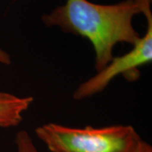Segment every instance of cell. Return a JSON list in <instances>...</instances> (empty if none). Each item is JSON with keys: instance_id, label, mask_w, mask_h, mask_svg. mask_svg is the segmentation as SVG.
Listing matches in <instances>:
<instances>
[{"instance_id": "cell-4", "label": "cell", "mask_w": 152, "mask_h": 152, "mask_svg": "<svg viewBox=\"0 0 152 152\" xmlns=\"http://www.w3.org/2000/svg\"><path fill=\"white\" fill-rule=\"evenodd\" d=\"M33 102L31 96H18L0 91V127L13 128L23 121V114Z\"/></svg>"}, {"instance_id": "cell-3", "label": "cell", "mask_w": 152, "mask_h": 152, "mask_svg": "<svg viewBox=\"0 0 152 152\" xmlns=\"http://www.w3.org/2000/svg\"><path fill=\"white\" fill-rule=\"evenodd\" d=\"M147 20L145 34L133 45L127 53L114 57L102 69L87 80L81 83L74 92L73 97L77 101L91 97L103 91L114 78L124 76L128 80L134 81L140 77L139 68L152 61V14L150 0H138Z\"/></svg>"}, {"instance_id": "cell-2", "label": "cell", "mask_w": 152, "mask_h": 152, "mask_svg": "<svg viewBox=\"0 0 152 152\" xmlns=\"http://www.w3.org/2000/svg\"><path fill=\"white\" fill-rule=\"evenodd\" d=\"M35 133L50 152H134L141 140L130 125L79 129L49 123Z\"/></svg>"}, {"instance_id": "cell-6", "label": "cell", "mask_w": 152, "mask_h": 152, "mask_svg": "<svg viewBox=\"0 0 152 152\" xmlns=\"http://www.w3.org/2000/svg\"><path fill=\"white\" fill-rule=\"evenodd\" d=\"M134 152H152V147L148 142L141 140Z\"/></svg>"}, {"instance_id": "cell-5", "label": "cell", "mask_w": 152, "mask_h": 152, "mask_svg": "<svg viewBox=\"0 0 152 152\" xmlns=\"http://www.w3.org/2000/svg\"><path fill=\"white\" fill-rule=\"evenodd\" d=\"M17 152H41L33 141L31 136L26 130H20L15 136Z\"/></svg>"}, {"instance_id": "cell-1", "label": "cell", "mask_w": 152, "mask_h": 152, "mask_svg": "<svg viewBox=\"0 0 152 152\" xmlns=\"http://www.w3.org/2000/svg\"><path fill=\"white\" fill-rule=\"evenodd\" d=\"M141 13L138 0H124L116 4H97L88 0H66L50 14L42 16L48 27L86 38L95 53V69L99 71L113 58L118 43L134 45L140 35L133 26V19Z\"/></svg>"}, {"instance_id": "cell-7", "label": "cell", "mask_w": 152, "mask_h": 152, "mask_svg": "<svg viewBox=\"0 0 152 152\" xmlns=\"http://www.w3.org/2000/svg\"><path fill=\"white\" fill-rule=\"evenodd\" d=\"M0 64L4 65H10L11 64V58L10 54L1 48H0Z\"/></svg>"}]
</instances>
